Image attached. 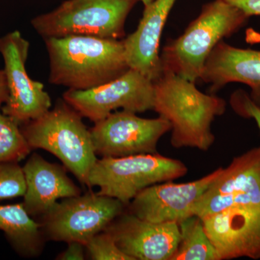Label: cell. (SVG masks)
Returning a JSON list of instances; mask_svg holds the SVG:
<instances>
[{
  "mask_svg": "<svg viewBox=\"0 0 260 260\" xmlns=\"http://www.w3.org/2000/svg\"><path fill=\"white\" fill-rule=\"evenodd\" d=\"M104 231L133 260H170L180 239L179 224L153 223L126 210Z\"/></svg>",
  "mask_w": 260,
  "mask_h": 260,
  "instance_id": "13",
  "label": "cell"
},
{
  "mask_svg": "<svg viewBox=\"0 0 260 260\" xmlns=\"http://www.w3.org/2000/svg\"><path fill=\"white\" fill-rule=\"evenodd\" d=\"M49 81L73 90H89L119 78L130 69L124 40L90 36L44 39Z\"/></svg>",
  "mask_w": 260,
  "mask_h": 260,
  "instance_id": "2",
  "label": "cell"
},
{
  "mask_svg": "<svg viewBox=\"0 0 260 260\" xmlns=\"http://www.w3.org/2000/svg\"><path fill=\"white\" fill-rule=\"evenodd\" d=\"M244 11L249 16H260V0H223Z\"/></svg>",
  "mask_w": 260,
  "mask_h": 260,
  "instance_id": "24",
  "label": "cell"
},
{
  "mask_svg": "<svg viewBox=\"0 0 260 260\" xmlns=\"http://www.w3.org/2000/svg\"><path fill=\"white\" fill-rule=\"evenodd\" d=\"M82 116L64 100L40 117L20 126L31 149L47 150L83 185L89 188V176L97 160L90 129Z\"/></svg>",
  "mask_w": 260,
  "mask_h": 260,
  "instance_id": "4",
  "label": "cell"
},
{
  "mask_svg": "<svg viewBox=\"0 0 260 260\" xmlns=\"http://www.w3.org/2000/svg\"><path fill=\"white\" fill-rule=\"evenodd\" d=\"M68 244V248L56 256V259L83 260L85 259V250H84L85 246L84 244L78 242H72Z\"/></svg>",
  "mask_w": 260,
  "mask_h": 260,
  "instance_id": "23",
  "label": "cell"
},
{
  "mask_svg": "<svg viewBox=\"0 0 260 260\" xmlns=\"http://www.w3.org/2000/svg\"><path fill=\"white\" fill-rule=\"evenodd\" d=\"M153 82L133 69L96 88L63 93L64 102L94 123L119 109L136 114L153 110Z\"/></svg>",
  "mask_w": 260,
  "mask_h": 260,
  "instance_id": "10",
  "label": "cell"
},
{
  "mask_svg": "<svg viewBox=\"0 0 260 260\" xmlns=\"http://www.w3.org/2000/svg\"><path fill=\"white\" fill-rule=\"evenodd\" d=\"M26 182L19 162H0V200L23 197Z\"/></svg>",
  "mask_w": 260,
  "mask_h": 260,
  "instance_id": "20",
  "label": "cell"
},
{
  "mask_svg": "<svg viewBox=\"0 0 260 260\" xmlns=\"http://www.w3.org/2000/svg\"><path fill=\"white\" fill-rule=\"evenodd\" d=\"M231 105L239 115L254 119L260 132V106L249 94L243 90L235 92L231 97Z\"/></svg>",
  "mask_w": 260,
  "mask_h": 260,
  "instance_id": "22",
  "label": "cell"
},
{
  "mask_svg": "<svg viewBox=\"0 0 260 260\" xmlns=\"http://www.w3.org/2000/svg\"><path fill=\"white\" fill-rule=\"evenodd\" d=\"M202 220L219 260L260 259V205L231 207Z\"/></svg>",
  "mask_w": 260,
  "mask_h": 260,
  "instance_id": "12",
  "label": "cell"
},
{
  "mask_svg": "<svg viewBox=\"0 0 260 260\" xmlns=\"http://www.w3.org/2000/svg\"><path fill=\"white\" fill-rule=\"evenodd\" d=\"M200 79L210 84L211 92L228 83L245 84L251 89V99L259 103L260 51L233 47L221 41L208 56Z\"/></svg>",
  "mask_w": 260,
  "mask_h": 260,
  "instance_id": "16",
  "label": "cell"
},
{
  "mask_svg": "<svg viewBox=\"0 0 260 260\" xmlns=\"http://www.w3.org/2000/svg\"><path fill=\"white\" fill-rule=\"evenodd\" d=\"M179 227L180 239L170 260H219L201 218L191 215L179 223Z\"/></svg>",
  "mask_w": 260,
  "mask_h": 260,
  "instance_id": "18",
  "label": "cell"
},
{
  "mask_svg": "<svg viewBox=\"0 0 260 260\" xmlns=\"http://www.w3.org/2000/svg\"><path fill=\"white\" fill-rule=\"evenodd\" d=\"M0 230L18 255L35 258L42 254L46 239L42 224L29 215L23 203L0 205Z\"/></svg>",
  "mask_w": 260,
  "mask_h": 260,
  "instance_id": "17",
  "label": "cell"
},
{
  "mask_svg": "<svg viewBox=\"0 0 260 260\" xmlns=\"http://www.w3.org/2000/svg\"><path fill=\"white\" fill-rule=\"evenodd\" d=\"M85 248L89 257L93 260H133L119 249L114 238L107 231L94 236Z\"/></svg>",
  "mask_w": 260,
  "mask_h": 260,
  "instance_id": "21",
  "label": "cell"
},
{
  "mask_svg": "<svg viewBox=\"0 0 260 260\" xmlns=\"http://www.w3.org/2000/svg\"><path fill=\"white\" fill-rule=\"evenodd\" d=\"M222 171L223 168H218L198 180L187 183L175 184L169 181L148 186L130 202L126 211L153 223L179 224L192 215L195 203Z\"/></svg>",
  "mask_w": 260,
  "mask_h": 260,
  "instance_id": "11",
  "label": "cell"
},
{
  "mask_svg": "<svg viewBox=\"0 0 260 260\" xmlns=\"http://www.w3.org/2000/svg\"><path fill=\"white\" fill-rule=\"evenodd\" d=\"M23 169L26 182L23 204L34 218L47 215L58 200L81 194L64 165L47 161L38 153L29 157Z\"/></svg>",
  "mask_w": 260,
  "mask_h": 260,
  "instance_id": "14",
  "label": "cell"
},
{
  "mask_svg": "<svg viewBox=\"0 0 260 260\" xmlns=\"http://www.w3.org/2000/svg\"><path fill=\"white\" fill-rule=\"evenodd\" d=\"M256 103V102H255ZM256 104H258V105L260 106V102L259 103H256Z\"/></svg>",
  "mask_w": 260,
  "mask_h": 260,
  "instance_id": "27",
  "label": "cell"
},
{
  "mask_svg": "<svg viewBox=\"0 0 260 260\" xmlns=\"http://www.w3.org/2000/svg\"><path fill=\"white\" fill-rule=\"evenodd\" d=\"M127 205L120 200L90 191L62 199L41 218L44 237L56 242L86 245L104 232Z\"/></svg>",
  "mask_w": 260,
  "mask_h": 260,
  "instance_id": "7",
  "label": "cell"
},
{
  "mask_svg": "<svg viewBox=\"0 0 260 260\" xmlns=\"http://www.w3.org/2000/svg\"><path fill=\"white\" fill-rule=\"evenodd\" d=\"M247 14L223 0L203 6L201 13L184 34L169 42L160 55L162 69L196 83L214 48L247 23Z\"/></svg>",
  "mask_w": 260,
  "mask_h": 260,
  "instance_id": "3",
  "label": "cell"
},
{
  "mask_svg": "<svg viewBox=\"0 0 260 260\" xmlns=\"http://www.w3.org/2000/svg\"><path fill=\"white\" fill-rule=\"evenodd\" d=\"M176 1L154 0L145 7L138 28L124 40L130 69L137 70L152 82L162 73L159 44L164 25Z\"/></svg>",
  "mask_w": 260,
  "mask_h": 260,
  "instance_id": "15",
  "label": "cell"
},
{
  "mask_svg": "<svg viewBox=\"0 0 260 260\" xmlns=\"http://www.w3.org/2000/svg\"><path fill=\"white\" fill-rule=\"evenodd\" d=\"M94 124L90 132L95 154L113 158L158 153L159 140L172 129L160 116L145 119L125 110L112 112Z\"/></svg>",
  "mask_w": 260,
  "mask_h": 260,
  "instance_id": "9",
  "label": "cell"
},
{
  "mask_svg": "<svg viewBox=\"0 0 260 260\" xmlns=\"http://www.w3.org/2000/svg\"><path fill=\"white\" fill-rule=\"evenodd\" d=\"M143 3V4L144 5V7L148 6V5H150V3H153L154 0H140Z\"/></svg>",
  "mask_w": 260,
  "mask_h": 260,
  "instance_id": "26",
  "label": "cell"
},
{
  "mask_svg": "<svg viewBox=\"0 0 260 260\" xmlns=\"http://www.w3.org/2000/svg\"><path fill=\"white\" fill-rule=\"evenodd\" d=\"M138 0H66L52 11L31 20L45 39L90 36L116 39L124 36L126 18Z\"/></svg>",
  "mask_w": 260,
  "mask_h": 260,
  "instance_id": "5",
  "label": "cell"
},
{
  "mask_svg": "<svg viewBox=\"0 0 260 260\" xmlns=\"http://www.w3.org/2000/svg\"><path fill=\"white\" fill-rule=\"evenodd\" d=\"M153 85V110L170 123L172 146L209 150L215 143L211 124L225 113V101L203 93L194 82L169 70L162 69Z\"/></svg>",
  "mask_w": 260,
  "mask_h": 260,
  "instance_id": "1",
  "label": "cell"
},
{
  "mask_svg": "<svg viewBox=\"0 0 260 260\" xmlns=\"http://www.w3.org/2000/svg\"><path fill=\"white\" fill-rule=\"evenodd\" d=\"M8 99V85L4 70H0V104H4Z\"/></svg>",
  "mask_w": 260,
  "mask_h": 260,
  "instance_id": "25",
  "label": "cell"
},
{
  "mask_svg": "<svg viewBox=\"0 0 260 260\" xmlns=\"http://www.w3.org/2000/svg\"><path fill=\"white\" fill-rule=\"evenodd\" d=\"M29 49L30 43L18 30L0 38L8 90L2 110L20 126L40 117L51 108V97L44 85L32 80L25 68Z\"/></svg>",
  "mask_w": 260,
  "mask_h": 260,
  "instance_id": "8",
  "label": "cell"
},
{
  "mask_svg": "<svg viewBox=\"0 0 260 260\" xmlns=\"http://www.w3.org/2000/svg\"><path fill=\"white\" fill-rule=\"evenodd\" d=\"M187 167L181 160L160 154L97 159L89 176V189L99 187L98 194L120 200L127 205L142 190L184 177Z\"/></svg>",
  "mask_w": 260,
  "mask_h": 260,
  "instance_id": "6",
  "label": "cell"
},
{
  "mask_svg": "<svg viewBox=\"0 0 260 260\" xmlns=\"http://www.w3.org/2000/svg\"><path fill=\"white\" fill-rule=\"evenodd\" d=\"M0 104V162H20L31 152L20 126L2 110Z\"/></svg>",
  "mask_w": 260,
  "mask_h": 260,
  "instance_id": "19",
  "label": "cell"
}]
</instances>
